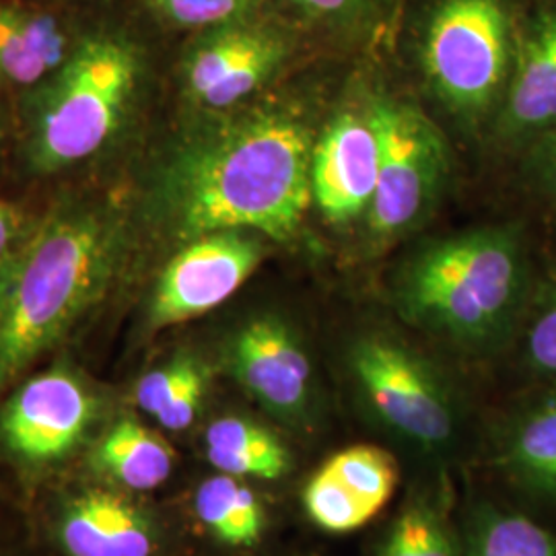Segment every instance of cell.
Here are the masks:
<instances>
[{
	"label": "cell",
	"instance_id": "1",
	"mask_svg": "<svg viewBox=\"0 0 556 556\" xmlns=\"http://www.w3.org/2000/svg\"><path fill=\"white\" fill-rule=\"evenodd\" d=\"M314 144L309 122L285 103L211 112L157 165L149 220L179 245L229 229L289 241L312 206Z\"/></svg>",
	"mask_w": 556,
	"mask_h": 556
},
{
	"label": "cell",
	"instance_id": "2",
	"mask_svg": "<svg viewBox=\"0 0 556 556\" xmlns=\"http://www.w3.org/2000/svg\"><path fill=\"white\" fill-rule=\"evenodd\" d=\"M114 200L68 197L0 264V392L112 289L128 252Z\"/></svg>",
	"mask_w": 556,
	"mask_h": 556
},
{
	"label": "cell",
	"instance_id": "3",
	"mask_svg": "<svg viewBox=\"0 0 556 556\" xmlns=\"http://www.w3.org/2000/svg\"><path fill=\"white\" fill-rule=\"evenodd\" d=\"M526 293V252L514 227H480L439 239L402 266L400 316L418 330L466 346L507 332Z\"/></svg>",
	"mask_w": 556,
	"mask_h": 556
},
{
	"label": "cell",
	"instance_id": "4",
	"mask_svg": "<svg viewBox=\"0 0 556 556\" xmlns=\"http://www.w3.org/2000/svg\"><path fill=\"white\" fill-rule=\"evenodd\" d=\"M142 54L118 34L75 41L59 68L34 87L25 110V153L40 174L96 157L135 110Z\"/></svg>",
	"mask_w": 556,
	"mask_h": 556
},
{
	"label": "cell",
	"instance_id": "5",
	"mask_svg": "<svg viewBox=\"0 0 556 556\" xmlns=\"http://www.w3.org/2000/svg\"><path fill=\"white\" fill-rule=\"evenodd\" d=\"M523 13L517 0H420L413 20L418 68L456 118L475 124L505 96Z\"/></svg>",
	"mask_w": 556,
	"mask_h": 556
},
{
	"label": "cell",
	"instance_id": "6",
	"mask_svg": "<svg viewBox=\"0 0 556 556\" xmlns=\"http://www.w3.org/2000/svg\"><path fill=\"white\" fill-rule=\"evenodd\" d=\"M381 140L378 190L367 213L371 238L386 243L418 229L438 208L450 174V151L417 105L394 98L369 103Z\"/></svg>",
	"mask_w": 556,
	"mask_h": 556
},
{
	"label": "cell",
	"instance_id": "7",
	"mask_svg": "<svg viewBox=\"0 0 556 556\" xmlns=\"http://www.w3.org/2000/svg\"><path fill=\"white\" fill-rule=\"evenodd\" d=\"M361 394L386 427L425 450L454 438V402L431 365L413 349L386 334L358 338L349 353Z\"/></svg>",
	"mask_w": 556,
	"mask_h": 556
},
{
	"label": "cell",
	"instance_id": "8",
	"mask_svg": "<svg viewBox=\"0 0 556 556\" xmlns=\"http://www.w3.org/2000/svg\"><path fill=\"white\" fill-rule=\"evenodd\" d=\"M298 40L295 25L258 11L204 29L184 56V91L206 112L238 108L277 77Z\"/></svg>",
	"mask_w": 556,
	"mask_h": 556
},
{
	"label": "cell",
	"instance_id": "9",
	"mask_svg": "<svg viewBox=\"0 0 556 556\" xmlns=\"http://www.w3.org/2000/svg\"><path fill=\"white\" fill-rule=\"evenodd\" d=\"M258 233L229 229L192 239L161 273L151 299L149 321L169 328L219 307L254 275L266 256Z\"/></svg>",
	"mask_w": 556,
	"mask_h": 556
},
{
	"label": "cell",
	"instance_id": "10",
	"mask_svg": "<svg viewBox=\"0 0 556 556\" xmlns=\"http://www.w3.org/2000/svg\"><path fill=\"white\" fill-rule=\"evenodd\" d=\"M227 363L239 386L270 415L301 422L314 402V369L298 332L264 314L245 321L229 340Z\"/></svg>",
	"mask_w": 556,
	"mask_h": 556
},
{
	"label": "cell",
	"instance_id": "11",
	"mask_svg": "<svg viewBox=\"0 0 556 556\" xmlns=\"http://www.w3.org/2000/svg\"><path fill=\"white\" fill-rule=\"evenodd\" d=\"M381 140L371 108L342 112L326 126L312 155V202L330 225L367 217L378 190Z\"/></svg>",
	"mask_w": 556,
	"mask_h": 556
},
{
	"label": "cell",
	"instance_id": "12",
	"mask_svg": "<svg viewBox=\"0 0 556 556\" xmlns=\"http://www.w3.org/2000/svg\"><path fill=\"white\" fill-rule=\"evenodd\" d=\"M96 402L79 379L54 369L29 379L4 406L0 429L7 445L29 462L68 454L93 418Z\"/></svg>",
	"mask_w": 556,
	"mask_h": 556
},
{
	"label": "cell",
	"instance_id": "13",
	"mask_svg": "<svg viewBox=\"0 0 556 556\" xmlns=\"http://www.w3.org/2000/svg\"><path fill=\"white\" fill-rule=\"evenodd\" d=\"M555 130L556 0H538L519 25L498 132L505 140L521 142L548 137Z\"/></svg>",
	"mask_w": 556,
	"mask_h": 556
},
{
	"label": "cell",
	"instance_id": "14",
	"mask_svg": "<svg viewBox=\"0 0 556 556\" xmlns=\"http://www.w3.org/2000/svg\"><path fill=\"white\" fill-rule=\"evenodd\" d=\"M60 538L71 556H153L155 551L151 519L130 501L103 491L68 503Z\"/></svg>",
	"mask_w": 556,
	"mask_h": 556
},
{
	"label": "cell",
	"instance_id": "15",
	"mask_svg": "<svg viewBox=\"0 0 556 556\" xmlns=\"http://www.w3.org/2000/svg\"><path fill=\"white\" fill-rule=\"evenodd\" d=\"M73 46L66 25L54 15L0 2V93L34 89L59 68Z\"/></svg>",
	"mask_w": 556,
	"mask_h": 556
},
{
	"label": "cell",
	"instance_id": "16",
	"mask_svg": "<svg viewBox=\"0 0 556 556\" xmlns=\"http://www.w3.org/2000/svg\"><path fill=\"white\" fill-rule=\"evenodd\" d=\"M208 462L229 477L282 478L291 468L285 443L266 427L243 417L215 420L204 435Z\"/></svg>",
	"mask_w": 556,
	"mask_h": 556
},
{
	"label": "cell",
	"instance_id": "17",
	"mask_svg": "<svg viewBox=\"0 0 556 556\" xmlns=\"http://www.w3.org/2000/svg\"><path fill=\"white\" fill-rule=\"evenodd\" d=\"M93 462L101 472L118 480L126 489L151 491L172 475L174 452L137 418L126 417L101 438Z\"/></svg>",
	"mask_w": 556,
	"mask_h": 556
},
{
	"label": "cell",
	"instance_id": "18",
	"mask_svg": "<svg viewBox=\"0 0 556 556\" xmlns=\"http://www.w3.org/2000/svg\"><path fill=\"white\" fill-rule=\"evenodd\" d=\"M194 507L202 526L227 546L250 548L264 534L266 516L262 503L238 477L220 475L204 480L197 491Z\"/></svg>",
	"mask_w": 556,
	"mask_h": 556
},
{
	"label": "cell",
	"instance_id": "19",
	"mask_svg": "<svg viewBox=\"0 0 556 556\" xmlns=\"http://www.w3.org/2000/svg\"><path fill=\"white\" fill-rule=\"evenodd\" d=\"M298 29L338 40L376 34L392 15L396 0H280Z\"/></svg>",
	"mask_w": 556,
	"mask_h": 556
},
{
	"label": "cell",
	"instance_id": "20",
	"mask_svg": "<svg viewBox=\"0 0 556 556\" xmlns=\"http://www.w3.org/2000/svg\"><path fill=\"white\" fill-rule=\"evenodd\" d=\"M466 556H556V538L530 517L484 509L472 519Z\"/></svg>",
	"mask_w": 556,
	"mask_h": 556
},
{
	"label": "cell",
	"instance_id": "21",
	"mask_svg": "<svg viewBox=\"0 0 556 556\" xmlns=\"http://www.w3.org/2000/svg\"><path fill=\"white\" fill-rule=\"evenodd\" d=\"M507 459L526 484L556 495V397L542 402L519 422Z\"/></svg>",
	"mask_w": 556,
	"mask_h": 556
},
{
	"label": "cell",
	"instance_id": "22",
	"mask_svg": "<svg viewBox=\"0 0 556 556\" xmlns=\"http://www.w3.org/2000/svg\"><path fill=\"white\" fill-rule=\"evenodd\" d=\"M326 468L376 516L396 491V459L374 445L342 450L326 462Z\"/></svg>",
	"mask_w": 556,
	"mask_h": 556
},
{
	"label": "cell",
	"instance_id": "23",
	"mask_svg": "<svg viewBox=\"0 0 556 556\" xmlns=\"http://www.w3.org/2000/svg\"><path fill=\"white\" fill-rule=\"evenodd\" d=\"M379 556H459L445 517L427 498H413L392 523Z\"/></svg>",
	"mask_w": 556,
	"mask_h": 556
},
{
	"label": "cell",
	"instance_id": "24",
	"mask_svg": "<svg viewBox=\"0 0 556 556\" xmlns=\"http://www.w3.org/2000/svg\"><path fill=\"white\" fill-rule=\"evenodd\" d=\"M303 503L314 523L334 534L353 532L374 517L326 466L307 482Z\"/></svg>",
	"mask_w": 556,
	"mask_h": 556
},
{
	"label": "cell",
	"instance_id": "25",
	"mask_svg": "<svg viewBox=\"0 0 556 556\" xmlns=\"http://www.w3.org/2000/svg\"><path fill=\"white\" fill-rule=\"evenodd\" d=\"M161 17L181 29H211L258 11L260 0H153Z\"/></svg>",
	"mask_w": 556,
	"mask_h": 556
},
{
	"label": "cell",
	"instance_id": "26",
	"mask_svg": "<svg viewBox=\"0 0 556 556\" xmlns=\"http://www.w3.org/2000/svg\"><path fill=\"white\" fill-rule=\"evenodd\" d=\"M200 367H204L200 358L181 353L160 369L149 371L137 386V404L144 413L157 417L169 404V400L178 394L179 388L192 378Z\"/></svg>",
	"mask_w": 556,
	"mask_h": 556
},
{
	"label": "cell",
	"instance_id": "27",
	"mask_svg": "<svg viewBox=\"0 0 556 556\" xmlns=\"http://www.w3.org/2000/svg\"><path fill=\"white\" fill-rule=\"evenodd\" d=\"M526 355L540 374H556V285L528 332Z\"/></svg>",
	"mask_w": 556,
	"mask_h": 556
},
{
	"label": "cell",
	"instance_id": "28",
	"mask_svg": "<svg viewBox=\"0 0 556 556\" xmlns=\"http://www.w3.org/2000/svg\"><path fill=\"white\" fill-rule=\"evenodd\" d=\"M206 367H200L199 371L179 388L178 394L172 397L169 404L155 417L163 429L184 431L194 422L206 394Z\"/></svg>",
	"mask_w": 556,
	"mask_h": 556
},
{
	"label": "cell",
	"instance_id": "29",
	"mask_svg": "<svg viewBox=\"0 0 556 556\" xmlns=\"http://www.w3.org/2000/svg\"><path fill=\"white\" fill-rule=\"evenodd\" d=\"M31 225L20 206L0 200V264L17 250Z\"/></svg>",
	"mask_w": 556,
	"mask_h": 556
},
{
	"label": "cell",
	"instance_id": "30",
	"mask_svg": "<svg viewBox=\"0 0 556 556\" xmlns=\"http://www.w3.org/2000/svg\"><path fill=\"white\" fill-rule=\"evenodd\" d=\"M536 157L538 181L556 199V130L546 137V142H542Z\"/></svg>",
	"mask_w": 556,
	"mask_h": 556
}]
</instances>
